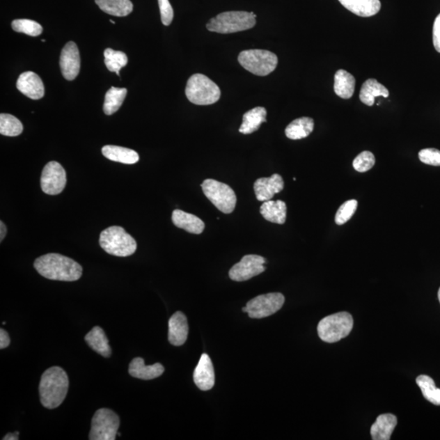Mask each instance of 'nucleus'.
<instances>
[{"mask_svg": "<svg viewBox=\"0 0 440 440\" xmlns=\"http://www.w3.org/2000/svg\"><path fill=\"white\" fill-rule=\"evenodd\" d=\"M267 110L264 107H256L249 110L243 116L242 123L239 132L245 135L252 134L260 127L262 123H266Z\"/></svg>", "mask_w": 440, "mask_h": 440, "instance_id": "b1692460", "label": "nucleus"}, {"mask_svg": "<svg viewBox=\"0 0 440 440\" xmlns=\"http://www.w3.org/2000/svg\"><path fill=\"white\" fill-rule=\"evenodd\" d=\"M17 88L32 100H40L45 95V85L40 76L28 71L19 76Z\"/></svg>", "mask_w": 440, "mask_h": 440, "instance_id": "2eb2a0df", "label": "nucleus"}, {"mask_svg": "<svg viewBox=\"0 0 440 440\" xmlns=\"http://www.w3.org/2000/svg\"><path fill=\"white\" fill-rule=\"evenodd\" d=\"M375 164V157L369 151L362 152L353 161L354 169L361 173L372 169Z\"/></svg>", "mask_w": 440, "mask_h": 440, "instance_id": "c9c22d12", "label": "nucleus"}, {"mask_svg": "<svg viewBox=\"0 0 440 440\" xmlns=\"http://www.w3.org/2000/svg\"><path fill=\"white\" fill-rule=\"evenodd\" d=\"M41 189L49 195L60 194L66 185V173L59 162H49L42 171Z\"/></svg>", "mask_w": 440, "mask_h": 440, "instance_id": "9b49d317", "label": "nucleus"}, {"mask_svg": "<svg viewBox=\"0 0 440 440\" xmlns=\"http://www.w3.org/2000/svg\"><path fill=\"white\" fill-rule=\"evenodd\" d=\"M185 94L189 102L194 104L209 105L218 102L221 97V91L207 76L195 74L188 80Z\"/></svg>", "mask_w": 440, "mask_h": 440, "instance_id": "39448f33", "label": "nucleus"}, {"mask_svg": "<svg viewBox=\"0 0 440 440\" xmlns=\"http://www.w3.org/2000/svg\"><path fill=\"white\" fill-rule=\"evenodd\" d=\"M356 79L347 71L339 70L334 75L333 89L336 95L343 99H350L355 92Z\"/></svg>", "mask_w": 440, "mask_h": 440, "instance_id": "a878e982", "label": "nucleus"}, {"mask_svg": "<svg viewBox=\"0 0 440 440\" xmlns=\"http://www.w3.org/2000/svg\"><path fill=\"white\" fill-rule=\"evenodd\" d=\"M353 324L354 320L350 313L341 312L330 315L319 322L318 336L325 343H337L349 336Z\"/></svg>", "mask_w": 440, "mask_h": 440, "instance_id": "423d86ee", "label": "nucleus"}, {"mask_svg": "<svg viewBox=\"0 0 440 440\" xmlns=\"http://www.w3.org/2000/svg\"><path fill=\"white\" fill-rule=\"evenodd\" d=\"M104 64L107 69L116 72L119 75V71L128 63L127 56L124 52L111 49H105L104 52Z\"/></svg>", "mask_w": 440, "mask_h": 440, "instance_id": "2f4dec72", "label": "nucleus"}, {"mask_svg": "<svg viewBox=\"0 0 440 440\" xmlns=\"http://www.w3.org/2000/svg\"><path fill=\"white\" fill-rule=\"evenodd\" d=\"M23 132L20 120L11 114L1 113L0 116V133L6 136H17Z\"/></svg>", "mask_w": 440, "mask_h": 440, "instance_id": "473e14b6", "label": "nucleus"}, {"mask_svg": "<svg viewBox=\"0 0 440 440\" xmlns=\"http://www.w3.org/2000/svg\"><path fill=\"white\" fill-rule=\"evenodd\" d=\"M239 63L251 73L267 76L274 72L278 64V58L274 52L261 49H251L241 52Z\"/></svg>", "mask_w": 440, "mask_h": 440, "instance_id": "0eeeda50", "label": "nucleus"}, {"mask_svg": "<svg viewBox=\"0 0 440 440\" xmlns=\"http://www.w3.org/2000/svg\"><path fill=\"white\" fill-rule=\"evenodd\" d=\"M110 22H111L112 24H113V25H114V24H116V22H113V21H112V20H110Z\"/></svg>", "mask_w": 440, "mask_h": 440, "instance_id": "a18cd8bd", "label": "nucleus"}, {"mask_svg": "<svg viewBox=\"0 0 440 440\" xmlns=\"http://www.w3.org/2000/svg\"><path fill=\"white\" fill-rule=\"evenodd\" d=\"M3 440H17L19 439V432L8 433L3 438Z\"/></svg>", "mask_w": 440, "mask_h": 440, "instance_id": "79ce46f5", "label": "nucleus"}, {"mask_svg": "<svg viewBox=\"0 0 440 440\" xmlns=\"http://www.w3.org/2000/svg\"><path fill=\"white\" fill-rule=\"evenodd\" d=\"M358 207L357 201L355 199L347 201L339 207L336 215V223L338 226H343L350 220L356 212Z\"/></svg>", "mask_w": 440, "mask_h": 440, "instance_id": "f704fd0d", "label": "nucleus"}, {"mask_svg": "<svg viewBox=\"0 0 440 440\" xmlns=\"http://www.w3.org/2000/svg\"><path fill=\"white\" fill-rule=\"evenodd\" d=\"M284 180L278 174L272 175L269 178H260L256 181L253 189L256 198L260 202L272 200L274 195L284 189Z\"/></svg>", "mask_w": 440, "mask_h": 440, "instance_id": "4468645a", "label": "nucleus"}, {"mask_svg": "<svg viewBox=\"0 0 440 440\" xmlns=\"http://www.w3.org/2000/svg\"><path fill=\"white\" fill-rule=\"evenodd\" d=\"M12 27L16 32L26 33L32 37L40 36L44 31L40 24L29 19H17L13 22Z\"/></svg>", "mask_w": 440, "mask_h": 440, "instance_id": "72a5a7b5", "label": "nucleus"}, {"mask_svg": "<svg viewBox=\"0 0 440 440\" xmlns=\"http://www.w3.org/2000/svg\"><path fill=\"white\" fill-rule=\"evenodd\" d=\"M172 222L177 228L184 229L189 233L201 234L205 229V223L202 219L178 209L172 213Z\"/></svg>", "mask_w": 440, "mask_h": 440, "instance_id": "aec40b11", "label": "nucleus"}, {"mask_svg": "<svg viewBox=\"0 0 440 440\" xmlns=\"http://www.w3.org/2000/svg\"><path fill=\"white\" fill-rule=\"evenodd\" d=\"M104 13L116 17H126L133 10L131 0H95Z\"/></svg>", "mask_w": 440, "mask_h": 440, "instance_id": "c85d7f7f", "label": "nucleus"}, {"mask_svg": "<svg viewBox=\"0 0 440 440\" xmlns=\"http://www.w3.org/2000/svg\"><path fill=\"white\" fill-rule=\"evenodd\" d=\"M203 193L215 207L224 214H230L236 207L237 196L232 188L221 182L208 179L202 184Z\"/></svg>", "mask_w": 440, "mask_h": 440, "instance_id": "6e6552de", "label": "nucleus"}, {"mask_svg": "<svg viewBox=\"0 0 440 440\" xmlns=\"http://www.w3.org/2000/svg\"><path fill=\"white\" fill-rule=\"evenodd\" d=\"M433 44L435 50H437L438 52H440V14L437 18H435V21L434 23Z\"/></svg>", "mask_w": 440, "mask_h": 440, "instance_id": "58836bf2", "label": "nucleus"}, {"mask_svg": "<svg viewBox=\"0 0 440 440\" xmlns=\"http://www.w3.org/2000/svg\"><path fill=\"white\" fill-rule=\"evenodd\" d=\"M10 337H9L6 329H0V349H4L10 345Z\"/></svg>", "mask_w": 440, "mask_h": 440, "instance_id": "ea45409f", "label": "nucleus"}, {"mask_svg": "<svg viewBox=\"0 0 440 440\" xmlns=\"http://www.w3.org/2000/svg\"><path fill=\"white\" fill-rule=\"evenodd\" d=\"M286 204L281 200L267 201L261 205L260 214L267 221L284 224L286 220Z\"/></svg>", "mask_w": 440, "mask_h": 440, "instance_id": "5701e85b", "label": "nucleus"}, {"mask_svg": "<svg viewBox=\"0 0 440 440\" xmlns=\"http://www.w3.org/2000/svg\"><path fill=\"white\" fill-rule=\"evenodd\" d=\"M33 265L41 276L49 280L75 281L83 275L82 266L60 253H47L38 258Z\"/></svg>", "mask_w": 440, "mask_h": 440, "instance_id": "f257e3e1", "label": "nucleus"}, {"mask_svg": "<svg viewBox=\"0 0 440 440\" xmlns=\"http://www.w3.org/2000/svg\"><path fill=\"white\" fill-rule=\"evenodd\" d=\"M347 10L362 17L376 15L381 9L380 0H338Z\"/></svg>", "mask_w": 440, "mask_h": 440, "instance_id": "412c9836", "label": "nucleus"}, {"mask_svg": "<svg viewBox=\"0 0 440 440\" xmlns=\"http://www.w3.org/2000/svg\"><path fill=\"white\" fill-rule=\"evenodd\" d=\"M424 398L434 405H440V389L435 386L434 380L427 375H420L416 379Z\"/></svg>", "mask_w": 440, "mask_h": 440, "instance_id": "7c9ffc66", "label": "nucleus"}, {"mask_svg": "<svg viewBox=\"0 0 440 440\" xmlns=\"http://www.w3.org/2000/svg\"><path fill=\"white\" fill-rule=\"evenodd\" d=\"M314 120L313 118L303 117L295 119L285 128V135L290 140H301L308 137L313 132Z\"/></svg>", "mask_w": 440, "mask_h": 440, "instance_id": "cd10ccee", "label": "nucleus"}, {"mask_svg": "<svg viewBox=\"0 0 440 440\" xmlns=\"http://www.w3.org/2000/svg\"><path fill=\"white\" fill-rule=\"evenodd\" d=\"M162 22L164 26H170L174 18L173 8L169 0H159Z\"/></svg>", "mask_w": 440, "mask_h": 440, "instance_id": "4c0bfd02", "label": "nucleus"}, {"mask_svg": "<svg viewBox=\"0 0 440 440\" xmlns=\"http://www.w3.org/2000/svg\"><path fill=\"white\" fill-rule=\"evenodd\" d=\"M164 367L159 363L152 366H146L143 358L133 359L129 366V374L136 379L142 380H152L164 375Z\"/></svg>", "mask_w": 440, "mask_h": 440, "instance_id": "a211bd4d", "label": "nucleus"}, {"mask_svg": "<svg viewBox=\"0 0 440 440\" xmlns=\"http://www.w3.org/2000/svg\"><path fill=\"white\" fill-rule=\"evenodd\" d=\"M285 296L281 293H269L257 296L249 301L246 307L249 317L261 319L275 314L283 307Z\"/></svg>", "mask_w": 440, "mask_h": 440, "instance_id": "9d476101", "label": "nucleus"}, {"mask_svg": "<svg viewBox=\"0 0 440 440\" xmlns=\"http://www.w3.org/2000/svg\"><path fill=\"white\" fill-rule=\"evenodd\" d=\"M168 327V340L171 345H183L189 336V324L185 315L181 312L175 313L170 318Z\"/></svg>", "mask_w": 440, "mask_h": 440, "instance_id": "f3484780", "label": "nucleus"}, {"mask_svg": "<svg viewBox=\"0 0 440 440\" xmlns=\"http://www.w3.org/2000/svg\"><path fill=\"white\" fill-rule=\"evenodd\" d=\"M256 15L244 11L226 12L210 19L207 30L219 33H231L250 30L256 25Z\"/></svg>", "mask_w": 440, "mask_h": 440, "instance_id": "7ed1b4c3", "label": "nucleus"}, {"mask_svg": "<svg viewBox=\"0 0 440 440\" xmlns=\"http://www.w3.org/2000/svg\"><path fill=\"white\" fill-rule=\"evenodd\" d=\"M119 425H120V419L113 411L100 409L93 416L89 439H116Z\"/></svg>", "mask_w": 440, "mask_h": 440, "instance_id": "1a4fd4ad", "label": "nucleus"}, {"mask_svg": "<svg viewBox=\"0 0 440 440\" xmlns=\"http://www.w3.org/2000/svg\"><path fill=\"white\" fill-rule=\"evenodd\" d=\"M419 159L425 164L440 166V151L437 149H424L418 154Z\"/></svg>", "mask_w": 440, "mask_h": 440, "instance_id": "e433bc0d", "label": "nucleus"}, {"mask_svg": "<svg viewBox=\"0 0 440 440\" xmlns=\"http://www.w3.org/2000/svg\"><path fill=\"white\" fill-rule=\"evenodd\" d=\"M127 90L112 87L105 95L103 105L104 112L107 116H112L122 107L124 100L126 98Z\"/></svg>", "mask_w": 440, "mask_h": 440, "instance_id": "c756f323", "label": "nucleus"}, {"mask_svg": "<svg viewBox=\"0 0 440 440\" xmlns=\"http://www.w3.org/2000/svg\"><path fill=\"white\" fill-rule=\"evenodd\" d=\"M396 416L392 414L379 415L370 429L372 439L389 440L397 425Z\"/></svg>", "mask_w": 440, "mask_h": 440, "instance_id": "6ab92c4d", "label": "nucleus"}, {"mask_svg": "<svg viewBox=\"0 0 440 440\" xmlns=\"http://www.w3.org/2000/svg\"><path fill=\"white\" fill-rule=\"evenodd\" d=\"M267 261L264 257L256 255H247L242 260L232 267L229 271V277L233 281H245L262 274L266 270L265 264Z\"/></svg>", "mask_w": 440, "mask_h": 440, "instance_id": "f8f14e48", "label": "nucleus"}, {"mask_svg": "<svg viewBox=\"0 0 440 440\" xmlns=\"http://www.w3.org/2000/svg\"><path fill=\"white\" fill-rule=\"evenodd\" d=\"M69 389V377L61 367L49 368L42 374L40 384L42 406L54 409L62 404Z\"/></svg>", "mask_w": 440, "mask_h": 440, "instance_id": "f03ea898", "label": "nucleus"}, {"mask_svg": "<svg viewBox=\"0 0 440 440\" xmlns=\"http://www.w3.org/2000/svg\"><path fill=\"white\" fill-rule=\"evenodd\" d=\"M102 154L109 160L123 164H135L140 159L136 151L120 146H105L102 148Z\"/></svg>", "mask_w": 440, "mask_h": 440, "instance_id": "bb28decb", "label": "nucleus"}, {"mask_svg": "<svg viewBox=\"0 0 440 440\" xmlns=\"http://www.w3.org/2000/svg\"><path fill=\"white\" fill-rule=\"evenodd\" d=\"M377 97H388L389 91L375 79L366 80L363 83L360 93L361 102L368 105V107H372L375 104V98Z\"/></svg>", "mask_w": 440, "mask_h": 440, "instance_id": "393cba45", "label": "nucleus"}, {"mask_svg": "<svg viewBox=\"0 0 440 440\" xmlns=\"http://www.w3.org/2000/svg\"><path fill=\"white\" fill-rule=\"evenodd\" d=\"M80 64L77 45L74 42H67L61 54L60 65L62 75L69 81L75 79L79 73Z\"/></svg>", "mask_w": 440, "mask_h": 440, "instance_id": "ddd939ff", "label": "nucleus"}, {"mask_svg": "<svg viewBox=\"0 0 440 440\" xmlns=\"http://www.w3.org/2000/svg\"><path fill=\"white\" fill-rule=\"evenodd\" d=\"M194 380L200 390L207 391L214 385V370L207 354H203L194 372Z\"/></svg>", "mask_w": 440, "mask_h": 440, "instance_id": "dca6fc26", "label": "nucleus"}, {"mask_svg": "<svg viewBox=\"0 0 440 440\" xmlns=\"http://www.w3.org/2000/svg\"><path fill=\"white\" fill-rule=\"evenodd\" d=\"M85 341L93 350L100 354V356L107 358L111 356L112 350L109 344V339L102 328L95 327L85 336Z\"/></svg>", "mask_w": 440, "mask_h": 440, "instance_id": "4be33fe9", "label": "nucleus"}, {"mask_svg": "<svg viewBox=\"0 0 440 440\" xmlns=\"http://www.w3.org/2000/svg\"><path fill=\"white\" fill-rule=\"evenodd\" d=\"M100 245L105 252L118 257H127L136 252L137 244L122 227L104 229L100 235Z\"/></svg>", "mask_w": 440, "mask_h": 440, "instance_id": "20e7f679", "label": "nucleus"}, {"mask_svg": "<svg viewBox=\"0 0 440 440\" xmlns=\"http://www.w3.org/2000/svg\"><path fill=\"white\" fill-rule=\"evenodd\" d=\"M242 312H244V313H247V309H246V307H244V308H242Z\"/></svg>", "mask_w": 440, "mask_h": 440, "instance_id": "37998d69", "label": "nucleus"}, {"mask_svg": "<svg viewBox=\"0 0 440 440\" xmlns=\"http://www.w3.org/2000/svg\"><path fill=\"white\" fill-rule=\"evenodd\" d=\"M438 298H439V303H440V288H439V292H438Z\"/></svg>", "mask_w": 440, "mask_h": 440, "instance_id": "c03bdc74", "label": "nucleus"}, {"mask_svg": "<svg viewBox=\"0 0 440 440\" xmlns=\"http://www.w3.org/2000/svg\"><path fill=\"white\" fill-rule=\"evenodd\" d=\"M0 229H1V234H0V242H3L4 237L6 236L7 233V228L6 224L3 223V221L0 222Z\"/></svg>", "mask_w": 440, "mask_h": 440, "instance_id": "a19ab883", "label": "nucleus"}]
</instances>
